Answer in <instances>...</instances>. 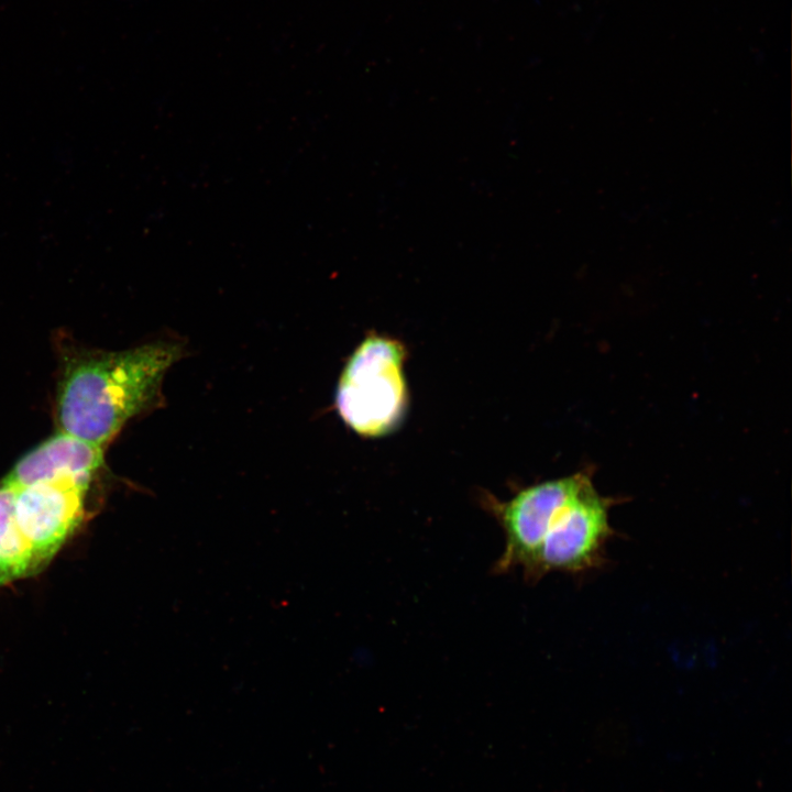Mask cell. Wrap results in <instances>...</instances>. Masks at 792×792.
<instances>
[{
  "instance_id": "2",
  "label": "cell",
  "mask_w": 792,
  "mask_h": 792,
  "mask_svg": "<svg viewBox=\"0 0 792 792\" xmlns=\"http://www.w3.org/2000/svg\"><path fill=\"white\" fill-rule=\"evenodd\" d=\"M403 343L380 334L366 337L346 362L336 404L343 421L363 437L393 431L407 406Z\"/></svg>"
},
{
  "instance_id": "5",
  "label": "cell",
  "mask_w": 792,
  "mask_h": 792,
  "mask_svg": "<svg viewBox=\"0 0 792 792\" xmlns=\"http://www.w3.org/2000/svg\"><path fill=\"white\" fill-rule=\"evenodd\" d=\"M87 491L69 480L13 487V521L41 571L85 520Z\"/></svg>"
},
{
  "instance_id": "4",
  "label": "cell",
  "mask_w": 792,
  "mask_h": 792,
  "mask_svg": "<svg viewBox=\"0 0 792 792\" xmlns=\"http://www.w3.org/2000/svg\"><path fill=\"white\" fill-rule=\"evenodd\" d=\"M588 481V474L579 472L526 487L506 502L491 501L505 534L495 570L506 572L520 565L527 574L554 516Z\"/></svg>"
},
{
  "instance_id": "3",
  "label": "cell",
  "mask_w": 792,
  "mask_h": 792,
  "mask_svg": "<svg viewBox=\"0 0 792 792\" xmlns=\"http://www.w3.org/2000/svg\"><path fill=\"white\" fill-rule=\"evenodd\" d=\"M612 505L588 481L554 516L526 576L537 580L551 571L581 572L597 566L613 535Z\"/></svg>"
},
{
  "instance_id": "6",
  "label": "cell",
  "mask_w": 792,
  "mask_h": 792,
  "mask_svg": "<svg viewBox=\"0 0 792 792\" xmlns=\"http://www.w3.org/2000/svg\"><path fill=\"white\" fill-rule=\"evenodd\" d=\"M103 458L102 447L59 431L23 455L1 481L18 487L69 480L89 487Z\"/></svg>"
},
{
  "instance_id": "1",
  "label": "cell",
  "mask_w": 792,
  "mask_h": 792,
  "mask_svg": "<svg viewBox=\"0 0 792 792\" xmlns=\"http://www.w3.org/2000/svg\"><path fill=\"white\" fill-rule=\"evenodd\" d=\"M180 354L169 342L72 351L57 387L59 431L103 448L130 419L157 405L164 374Z\"/></svg>"
},
{
  "instance_id": "7",
  "label": "cell",
  "mask_w": 792,
  "mask_h": 792,
  "mask_svg": "<svg viewBox=\"0 0 792 792\" xmlns=\"http://www.w3.org/2000/svg\"><path fill=\"white\" fill-rule=\"evenodd\" d=\"M13 487L0 481V586L41 572L12 515Z\"/></svg>"
}]
</instances>
